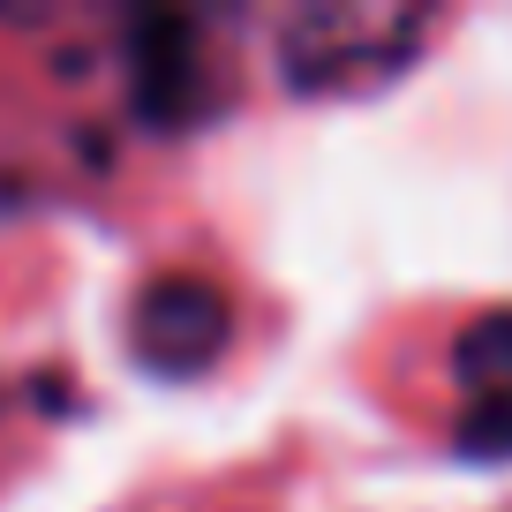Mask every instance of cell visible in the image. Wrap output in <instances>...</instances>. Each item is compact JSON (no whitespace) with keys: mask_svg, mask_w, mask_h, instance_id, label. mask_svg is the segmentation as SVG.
<instances>
[{"mask_svg":"<svg viewBox=\"0 0 512 512\" xmlns=\"http://www.w3.org/2000/svg\"><path fill=\"white\" fill-rule=\"evenodd\" d=\"M430 23L407 8H309L279 31V76L287 91H369L415 61Z\"/></svg>","mask_w":512,"mask_h":512,"instance_id":"cell-1","label":"cell"},{"mask_svg":"<svg viewBox=\"0 0 512 512\" xmlns=\"http://www.w3.org/2000/svg\"><path fill=\"white\" fill-rule=\"evenodd\" d=\"M234 339V309L211 279L166 272L128 302V347L151 377H204Z\"/></svg>","mask_w":512,"mask_h":512,"instance_id":"cell-2","label":"cell"},{"mask_svg":"<svg viewBox=\"0 0 512 512\" xmlns=\"http://www.w3.org/2000/svg\"><path fill=\"white\" fill-rule=\"evenodd\" d=\"M196 31L181 16H144L128 38V83H136V113L151 128H174L196 106Z\"/></svg>","mask_w":512,"mask_h":512,"instance_id":"cell-3","label":"cell"},{"mask_svg":"<svg viewBox=\"0 0 512 512\" xmlns=\"http://www.w3.org/2000/svg\"><path fill=\"white\" fill-rule=\"evenodd\" d=\"M452 377L475 392H505L512 384V309H482L460 339H452Z\"/></svg>","mask_w":512,"mask_h":512,"instance_id":"cell-4","label":"cell"},{"mask_svg":"<svg viewBox=\"0 0 512 512\" xmlns=\"http://www.w3.org/2000/svg\"><path fill=\"white\" fill-rule=\"evenodd\" d=\"M452 445H460V460H475V467H512V384H505V392H475V400H467Z\"/></svg>","mask_w":512,"mask_h":512,"instance_id":"cell-5","label":"cell"}]
</instances>
